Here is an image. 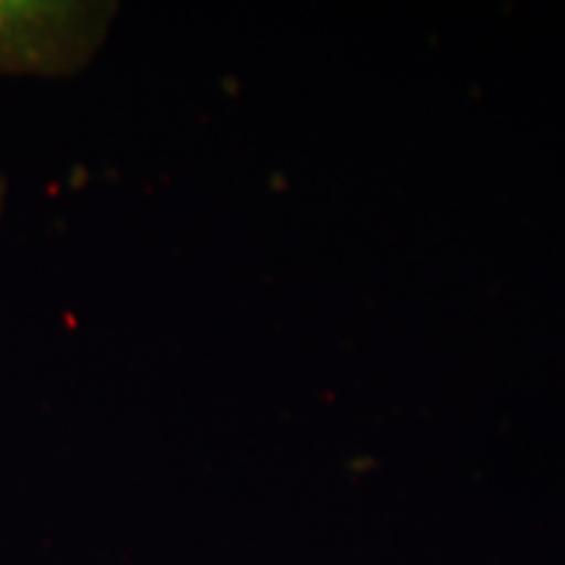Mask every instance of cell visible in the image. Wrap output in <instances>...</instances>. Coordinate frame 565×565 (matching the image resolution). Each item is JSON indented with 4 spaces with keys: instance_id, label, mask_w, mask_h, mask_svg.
<instances>
[{
    "instance_id": "1",
    "label": "cell",
    "mask_w": 565,
    "mask_h": 565,
    "mask_svg": "<svg viewBox=\"0 0 565 565\" xmlns=\"http://www.w3.org/2000/svg\"><path fill=\"white\" fill-rule=\"evenodd\" d=\"M105 6L0 0V74L66 76L100 45Z\"/></svg>"
},
{
    "instance_id": "2",
    "label": "cell",
    "mask_w": 565,
    "mask_h": 565,
    "mask_svg": "<svg viewBox=\"0 0 565 565\" xmlns=\"http://www.w3.org/2000/svg\"><path fill=\"white\" fill-rule=\"evenodd\" d=\"M3 202H6V181L3 175H0V212H3Z\"/></svg>"
}]
</instances>
